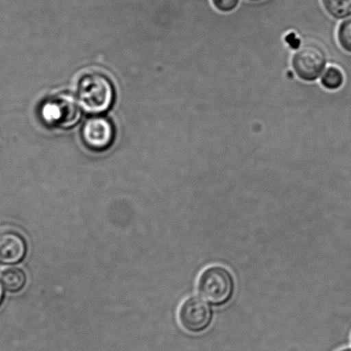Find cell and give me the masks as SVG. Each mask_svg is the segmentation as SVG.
<instances>
[{"label":"cell","instance_id":"obj_1","mask_svg":"<svg viewBox=\"0 0 351 351\" xmlns=\"http://www.w3.org/2000/svg\"><path fill=\"white\" fill-rule=\"evenodd\" d=\"M236 278L228 268L214 265L204 269L197 279V292L215 306H223L236 294Z\"/></svg>","mask_w":351,"mask_h":351},{"label":"cell","instance_id":"obj_2","mask_svg":"<svg viewBox=\"0 0 351 351\" xmlns=\"http://www.w3.org/2000/svg\"><path fill=\"white\" fill-rule=\"evenodd\" d=\"M82 107L91 114H101L111 108L114 90L110 80L97 71L85 74L77 87Z\"/></svg>","mask_w":351,"mask_h":351},{"label":"cell","instance_id":"obj_3","mask_svg":"<svg viewBox=\"0 0 351 351\" xmlns=\"http://www.w3.org/2000/svg\"><path fill=\"white\" fill-rule=\"evenodd\" d=\"M81 111L70 95H60L50 98L42 108V118L51 127L69 128L80 121Z\"/></svg>","mask_w":351,"mask_h":351},{"label":"cell","instance_id":"obj_4","mask_svg":"<svg viewBox=\"0 0 351 351\" xmlns=\"http://www.w3.org/2000/svg\"><path fill=\"white\" fill-rule=\"evenodd\" d=\"M178 319L186 332L199 334L206 332L214 319V311L203 299L190 296L180 305Z\"/></svg>","mask_w":351,"mask_h":351},{"label":"cell","instance_id":"obj_5","mask_svg":"<svg viewBox=\"0 0 351 351\" xmlns=\"http://www.w3.org/2000/svg\"><path fill=\"white\" fill-rule=\"evenodd\" d=\"M327 63L325 50L315 43H308L295 53L292 66L301 80L312 82L322 76Z\"/></svg>","mask_w":351,"mask_h":351},{"label":"cell","instance_id":"obj_6","mask_svg":"<svg viewBox=\"0 0 351 351\" xmlns=\"http://www.w3.org/2000/svg\"><path fill=\"white\" fill-rule=\"evenodd\" d=\"M82 138L84 144L93 151H105L114 142V128L107 119L92 118L84 124Z\"/></svg>","mask_w":351,"mask_h":351},{"label":"cell","instance_id":"obj_7","mask_svg":"<svg viewBox=\"0 0 351 351\" xmlns=\"http://www.w3.org/2000/svg\"><path fill=\"white\" fill-rule=\"evenodd\" d=\"M25 254L26 243L22 236L12 230L0 233V263H18L23 260Z\"/></svg>","mask_w":351,"mask_h":351},{"label":"cell","instance_id":"obj_8","mask_svg":"<svg viewBox=\"0 0 351 351\" xmlns=\"http://www.w3.org/2000/svg\"><path fill=\"white\" fill-rule=\"evenodd\" d=\"M2 285H4L6 291L10 292H18L22 289L26 282L25 274L19 268H9L2 272Z\"/></svg>","mask_w":351,"mask_h":351},{"label":"cell","instance_id":"obj_9","mask_svg":"<svg viewBox=\"0 0 351 351\" xmlns=\"http://www.w3.org/2000/svg\"><path fill=\"white\" fill-rule=\"evenodd\" d=\"M324 9L336 19L351 16V0H322Z\"/></svg>","mask_w":351,"mask_h":351},{"label":"cell","instance_id":"obj_10","mask_svg":"<svg viewBox=\"0 0 351 351\" xmlns=\"http://www.w3.org/2000/svg\"><path fill=\"white\" fill-rule=\"evenodd\" d=\"M344 75L343 71L336 66H330L322 77V84L328 90H337L343 86Z\"/></svg>","mask_w":351,"mask_h":351},{"label":"cell","instance_id":"obj_11","mask_svg":"<svg viewBox=\"0 0 351 351\" xmlns=\"http://www.w3.org/2000/svg\"><path fill=\"white\" fill-rule=\"evenodd\" d=\"M337 40L347 53H351V19L344 20L337 29Z\"/></svg>","mask_w":351,"mask_h":351},{"label":"cell","instance_id":"obj_12","mask_svg":"<svg viewBox=\"0 0 351 351\" xmlns=\"http://www.w3.org/2000/svg\"><path fill=\"white\" fill-rule=\"evenodd\" d=\"M214 8L223 13L233 12L239 5L240 0H211Z\"/></svg>","mask_w":351,"mask_h":351},{"label":"cell","instance_id":"obj_13","mask_svg":"<svg viewBox=\"0 0 351 351\" xmlns=\"http://www.w3.org/2000/svg\"><path fill=\"white\" fill-rule=\"evenodd\" d=\"M3 298V289L1 285H0V303H1Z\"/></svg>","mask_w":351,"mask_h":351},{"label":"cell","instance_id":"obj_14","mask_svg":"<svg viewBox=\"0 0 351 351\" xmlns=\"http://www.w3.org/2000/svg\"><path fill=\"white\" fill-rule=\"evenodd\" d=\"M339 351H351V347L344 348V349L340 350Z\"/></svg>","mask_w":351,"mask_h":351},{"label":"cell","instance_id":"obj_15","mask_svg":"<svg viewBox=\"0 0 351 351\" xmlns=\"http://www.w3.org/2000/svg\"><path fill=\"white\" fill-rule=\"evenodd\" d=\"M254 1H255V0H254Z\"/></svg>","mask_w":351,"mask_h":351}]
</instances>
